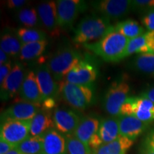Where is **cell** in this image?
Returning a JSON list of instances; mask_svg holds the SVG:
<instances>
[{"label": "cell", "instance_id": "35", "mask_svg": "<svg viewBox=\"0 0 154 154\" xmlns=\"http://www.w3.org/2000/svg\"><path fill=\"white\" fill-rule=\"evenodd\" d=\"M13 64L11 61L3 65H0V86H2L5 82V81L8 76L9 73L12 69Z\"/></svg>", "mask_w": 154, "mask_h": 154}, {"label": "cell", "instance_id": "36", "mask_svg": "<svg viewBox=\"0 0 154 154\" xmlns=\"http://www.w3.org/2000/svg\"><path fill=\"white\" fill-rule=\"evenodd\" d=\"M26 2H27L26 0H9L7 2V7L10 10H17L19 11L26 5Z\"/></svg>", "mask_w": 154, "mask_h": 154}, {"label": "cell", "instance_id": "12", "mask_svg": "<svg viewBox=\"0 0 154 154\" xmlns=\"http://www.w3.org/2000/svg\"><path fill=\"white\" fill-rule=\"evenodd\" d=\"M52 118L54 128L64 136L74 134L82 119L75 111L63 108L56 109Z\"/></svg>", "mask_w": 154, "mask_h": 154}, {"label": "cell", "instance_id": "21", "mask_svg": "<svg viewBox=\"0 0 154 154\" xmlns=\"http://www.w3.org/2000/svg\"><path fill=\"white\" fill-rule=\"evenodd\" d=\"M97 134L103 143L113 141L120 136L119 116H111L100 121Z\"/></svg>", "mask_w": 154, "mask_h": 154}, {"label": "cell", "instance_id": "31", "mask_svg": "<svg viewBox=\"0 0 154 154\" xmlns=\"http://www.w3.org/2000/svg\"><path fill=\"white\" fill-rule=\"evenodd\" d=\"M68 154H90L89 150L73 135L66 136Z\"/></svg>", "mask_w": 154, "mask_h": 154}, {"label": "cell", "instance_id": "18", "mask_svg": "<svg viewBox=\"0 0 154 154\" xmlns=\"http://www.w3.org/2000/svg\"><path fill=\"white\" fill-rule=\"evenodd\" d=\"M43 150L42 154H68L66 136L55 128H51L42 136Z\"/></svg>", "mask_w": 154, "mask_h": 154}, {"label": "cell", "instance_id": "26", "mask_svg": "<svg viewBox=\"0 0 154 154\" xmlns=\"http://www.w3.org/2000/svg\"><path fill=\"white\" fill-rule=\"evenodd\" d=\"M22 154H42L43 150L42 136H31L26 138L16 146Z\"/></svg>", "mask_w": 154, "mask_h": 154}, {"label": "cell", "instance_id": "40", "mask_svg": "<svg viewBox=\"0 0 154 154\" xmlns=\"http://www.w3.org/2000/svg\"><path fill=\"white\" fill-rule=\"evenodd\" d=\"M9 57H10L7 53H5L2 50L0 49V65L5 64V63L9 62V61H11L9 59Z\"/></svg>", "mask_w": 154, "mask_h": 154}, {"label": "cell", "instance_id": "13", "mask_svg": "<svg viewBox=\"0 0 154 154\" xmlns=\"http://www.w3.org/2000/svg\"><path fill=\"white\" fill-rule=\"evenodd\" d=\"M37 11L40 22L51 37L60 35V28L58 24L57 6L55 1H45L38 4Z\"/></svg>", "mask_w": 154, "mask_h": 154}, {"label": "cell", "instance_id": "22", "mask_svg": "<svg viewBox=\"0 0 154 154\" xmlns=\"http://www.w3.org/2000/svg\"><path fill=\"white\" fill-rule=\"evenodd\" d=\"M134 142L129 138L120 136L110 143H103L96 154H126Z\"/></svg>", "mask_w": 154, "mask_h": 154}, {"label": "cell", "instance_id": "3", "mask_svg": "<svg viewBox=\"0 0 154 154\" xmlns=\"http://www.w3.org/2000/svg\"><path fill=\"white\" fill-rule=\"evenodd\" d=\"M83 59L82 54L77 50L66 46L58 49L47 64L54 79L60 83Z\"/></svg>", "mask_w": 154, "mask_h": 154}, {"label": "cell", "instance_id": "10", "mask_svg": "<svg viewBox=\"0 0 154 154\" xmlns=\"http://www.w3.org/2000/svg\"><path fill=\"white\" fill-rule=\"evenodd\" d=\"M26 73L27 72L22 63L17 61L13 63L11 72L1 86L0 96L2 101H8L19 94Z\"/></svg>", "mask_w": 154, "mask_h": 154}, {"label": "cell", "instance_id": "14", "mask_svg": "<svg viewBox=\"0 0 154 154\" xmlns=\"http://www.w3.org/2000/svg\"><path fill=\"white\" fill-rule=\"evenodd\" d=\"M34 73L44 101L49 99H54L59 93V84L54 79L47 63H40L36 68Z\"/></svg>", "mask_w": 154, "mask_h": 154}, {"label": "cell", "instance_id": "20", "mask_svg": "<svg viewBox=\"0 0 154 154\" xmlns=\"http://www.w3.org/2000/svg\"><path fill=\"white\" fill-rule=\"evenodd\" d=\"M99 126L100 121L96 117H83L73 136L88 148V142L92 136L97 134Z\"/></svg>", "mask_w": 154, "mask_h": 154}, {"label": "cell", "instance_id": "25", "mask_svg": "<svg viewBox=\"0 0 154 154\" xmlns=\"http://www.w3.org/2000/svg\"><path fill=\"white\" fill-rule=\"evenodd\" d=\"M113 27L115 31L126 36L128 39H132L146 33L143 26L133 19H127L117 23Z\"/></svg>", "mask_w": 154, "mask_h": 154}, {"label": "cell", "instance_id": "11", "mask_svg": "<svg viewBox=\"0 0 154 154\" xmlns=\"http://www.w3.org/2000/svg\"><path fill=\"white\" fill-rule=\"evenodd\" d=\"M97 76V66L89 59H83L66 75L63 81L79 85H89L93 84Z\"/></svg>", "mask_w": 154, "mask_h": 154}, {"label": "cell", "instance_id": "15", "mask_svg": "<svg viewBox=\"0 0 154 154\" xmlns=\"http://www.w3.org/2000/svg\"><path fill=\"white\" fill-rule=\"evenodd\" d=\"M40 110V106L24 101L14 103L2 113V121L7 119L31 121Z\"/></svg>", "mask_w": 154, "mask_h": 154}, {"label": "cell", "instance_id": "32", "mask_svg": "<svg viewBox=\"0 0 154 154\" xmlns=\"http://www.w3.org/2000/svg\"><path fill=\"white\" fill-rule=\"evenodd\" d=\"M140 154H154V131L148 134L144 139Z\"/></svg>", "mask_w": 154, "mask_h": 154}, {"label": "cell", "instance_id": "28", "mask_svg": "<svg viewBox=\"0 0 154 154\" xmlns=\"http://www.w3.org/2000/svg\"><path fill=\"white\" fill-rule=\"evenodd\" d=\"M17 17L19 22L24 25V27L33 28L41 23L37 9L34 7L22 9L17 12Z\"/></svg>", "mask_w": 154, "mask_h": 154}, {"label": "cell", "instance_id": "16", "mask_svg": "<svg viewBox=\"0 0 154 154\" xmlns=\"http://www.w3.org/2000/svg\"><path fill=\"white\" fill-rule=\"evenodd\" d=\"M22 101L39 105L43 103V96L34 71H29L19 93Z\"/></svg>", "mask_w": 154, "mask_h": 154}, {"label": "cell", "instance_id": "41", "mask_svg": "<svg viewBox=\"0 0 154 154\" xmlns=\"http://www.w3.org/2000/svg\"><path fill=\"white\" fill-rule=\"evenodd\" d=\"M7 154H22V153H21L20 151H19L18 150L16 149V148H14V149L11 150V151H9V153H7Z\"/></svg>", "mask_w": 154, "mask_h": 154}, {"label": "cell", "instance_id": "9", "mask_svg": "<svg viewBox=\"0 0 154 154\" xmlns=\"http://www.w3.org/2000/svg\"><path fill=\"white\" fill-rule=\"evenodd\" d=\"M91 5L96 12L110 21L122 18L132 10L130 0H101L91 2Z\"/></svg>", "mask_w": 154, "mask_h": 154}, {"label": "cell", "instance_id": "29", "mask_svg": "<svg viewBox=\"0 0 154 154\" xmlns=\"http://www.w3.org/2000/svg\"><path fill=\"white\" fill-rule=\"evenodd\" d=\"M151 53L146 39V33L137 37L130 39L127 46L124 57L126 58L134 54H145Z\"/></svg>", "mask_w": 154, "mask_h": 154}, {"label": "cell", "instance_id": "33", "mask_svg": "<svg viewBox=\"0 0 154 154\" xmlns=\"http://www.w3.org/2000/svg\"><path fill=\"white\" fill-rule=\"evenodd\" d=\"M154 8V0H134L132 1V10L149 11Z\"/></svg>", "mask_w": 154, "mask_h": 154}, {"label": "cell", "instance_id": "5", "mask_svg": "<svg viewBox=\"0 0 154 154\" xmlns=\"http://www.w3.org/2000/svg\"><path fill=\"white\" fill-rule=\"evenodd\" d=\"M129 84L124 80H116L111 83L103 98L105 111L111 116H119L121 106L129 98Z\"/></svg>", "mask_w": 154, "mask_h": 154}, {"label": "cell", "instance_id": "30", "mask_svg": "<svg viewBox=\"0 0 154 154\" xmlns=\"http://www.w3.org/2000/svg\"><path fill=\"white\" fill-rule=\"evenodd\" d=\"M134 66L140 72L154 76V53L138 54L134 59Z\"/></svg>", "mask_w": 154, "mask_h": 154}, {"label": "cell", "instance_id": "4", "mask_svg": "<svg viewBox=\"0 0 154 154\" xmlns=\"http://www.w3.org/2000/svg\"><path fill=\"white\" fill-rule=\"evenodd\" d=\"M59 93L69 106L80 111L89 107L95 99L94 84L79 85L62 81L59 83Z\"/></svg>", "mask_w": 154, "mask_h": 154}, {"label": "cell", "instance_id": "34", "mask_svg": "<svg viewBox=\"0 0 154 154\" xmlns=\"http://www.w3.org/2000/svg\"><path fill=\"white\" fill-rule=\"evenodd\" d=\"M143 26L147 29L149 32L154 31V8L148 11L142 19Z\"/></svg>", "mask_w": 154, "mask_h": 154}, {"label": "cell", "instance_id": "39", "mask_svg": "<svg viewBox=\"0 0 154 154\" xmlns=\"http://www.w3.org/2000/svg\"><path fill=\"white\" fill-rule=\"evenodd\" d=\"M140 96L147 98V99L151 100V101H153L154 103V86L153 87L149 88V89L144 91Z\"/></svg>", "mask_w": 154, "mask_h": 154}, {"label": "cell", "instance_id": "2", "mask_svg": "<svg viewBox=\"0 0 154 154\" xmlns=\"http://www.w3.org/2000/svg\"><path fill=\"white\" fill-rule=\"evenodd\" d=\"M113 29L109 19L101 15L86 16L77 25L73 41L77 45L83 46L101 39Z\"/></svg>", "mask_w": 154, "mask_h": 154}, {"label": "cell", "instance_id": "27", "mask_svg": "<svg viewBox=\"0 0 154 154\" xmlns=\"http://www.w3.org/2000/svg\"><path fill=\"white\" fill-rule=\"evenodd\" d=\"M16 34L22 44L47 40V33L44 31L34 28L20 27Z\"/></svg>", "mask_w": 154, "mask_h": 154}, {"label": "cell", "instance_id": "7", "mask_svg": "<svg viewBox=\"0 0 154 154\" xmlns=\"http://www.w3.org/2000/svg\"><path fill=\"white\" fill-rule=\"evenodd\" d=\"M119 116H134L146 123L154 121V103L143 96L129 97L120 109Z\"/></svg>", "mask_w": 154, "mask_h": 154}, {"label": "cell", "instance_id": "6", "mask_svg": "<svg viewBox=\"0 0 154 154\" xmlns=\"http://www.w3.org/2000/svg\"><path fill=\"white\" fill-rule=\"evenodd\" d=\"M57 6L58 24L63 30L72 29L77 17L87 9V4L82 0H58Z\"/></svg>", "mask_w": 154, "mask_h": 154}, {"label": "cell", "instance_id": "38", "mask_svg": "<svg viewBox=\"0 0 154 154\" xmlns=\"http://www.w3.org/2000/svg\"><path fill=\"white\" fill-rule=\"evenodd\" d=\"M146 39L151 53H154V31L153 32H146Z\"/></svg>", "mask_w": 154, "mask_h": 154}, {"label": "cell", "instance_id": "17", "mask_svg": "<svg viewBox=\"0 0 154 154\" xmlns=\"http://www.w3.org/2000/svg\"><path fill=\"white\" fill-rule=\"evenodd\" d=\"M120 136L134 140L145 131L150 123L140 121L134 116H119Z\"/></svg>", "mask_w": 154, "mask_h": 154}, {"label": "cell", "instance_id": "23", "mask_svg": "<svg viewBox=\"0 0 154 154\" xmlns=\"http://www.w3.org/2000/svg\"><path fill=\"white\" fill-rule=\"evenodd\" d=\"M47 46V40L22 44V49L19 54V59L22 61L36 60L43 55Z\"/></svg>", "mask_w": 154, "mask_h": 154}, {"label": "cell", "instance_id": "24", "mask_svg": "<svg viewBox=\"0 0 154 154\" xmlns=\"http://www.w3.org/2000/svg\"><path fill=\"white\" fill-rule=\"evenodd\" d=\"M22 44L17 37L11 32H5L1 36L0 47L2 51L7 53L10 57L17 58L19 57Z\"/></svg>", "mask_w": 154, "mask_h": 154}, {"label": "cell", "instance_id": "37", "mask_svg": "<svg viewBox=\"0 0 154 154\" xmlns=\"http://www.w3.org/2000/svg\"><path fill=\"white\" fill-rule=\"evenodd\" d=\"M16 148V146L0 138V154H7Z\"/></svg>", "mask_w": 154, "mask_h": 154}, {"label": "cell", "instance_id": "19", "mask_svg": "<svg viewBox=\"0 0 154 154\" xmlns=\"http://www.w3.org/2000/svg\"><path fill=\"white\" fill-rule=\"evenodd\" d=\"M52 116L51 111L40 109L31 120L30 136H43L48 131L54 128Z\"/></svg>", "mask_w": 154, "mask_h": 154}, {"label": "cell", "instance_id": "8", "mask_svg": "<svg viewBox=\"0 0 154 154\" xmlns=\"http://www.w3.org/2000/svg\"><path fill=\"white\" fill-rule=\"evenodd\" d=\"M31 121H2L0 138L17 146L30 136Z\"/></svg>", "mask_w": 154, "mask_h": 154}, {"label": "cell", "instance_id": "1", "mask_svg": "<svg viewBox=\"0 0 154 154\" xmlns=\"http://www.w3.org/2000/svg\"><path fill=\"white\" fill-rule=\"evenodd\" d=\"M129 40L113 29L101 39L83 46L106 62H118L125 58Z\"/></svg>", "mask_w": 154, "mask_h": 154}]
</instances>
